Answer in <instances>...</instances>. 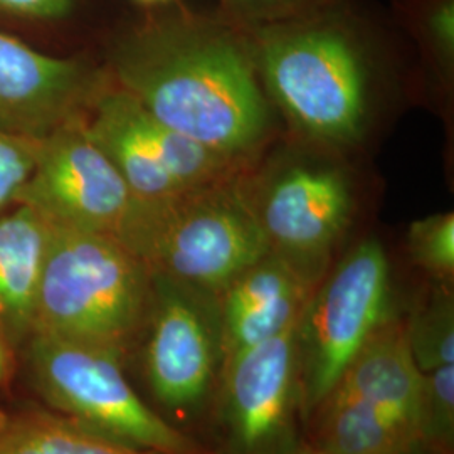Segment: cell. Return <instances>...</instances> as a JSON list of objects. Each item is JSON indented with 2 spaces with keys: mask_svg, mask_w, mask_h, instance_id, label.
I'll list each match as a JSON object with an SVG mask.
<instances>
[{
  "mask_svg": "<svg viewBox=\"0 0 454 454\" xmlns=\"http://www.w3.org/2000/svg\"><path fill=\"white\" fill-rule=\"evenodd\" d=\"M116 86L167 129L238 159L260 142L266 105L251 59L231 35L153 26L112 58Z\"/></svg>",
  "mask_w": 454,
  "mask_h": 454,
  "instance_id": "1",
  "label": "cell"
},
{
  "mask_svg": "<svg viewBox=\"0 0 454 454\" xmlns=\"http://www.w3.org/2000/svg\"><path fill=\"white\" fill-rule=\"evenodd\" d=\"M152 300L153 276L114 236L51 224L34 332L105 350L125 365Z\"/></svg>",
  "mask_w": 454,
  "mask_h": 454,
  "instance_id": "2",
  "label": "cell"
},
{
  "mask_svg": "<svg viewBox=\"0 0 454 454\" xmlns=\"http://www.w3.org/2000/svg\"><path fill=\"white\" fill-rule=\"evenodd\" d=\"M114 238L152 275L215 296L270 253L256 206L232 179L133 199Z\"/></svg>",
  "mask_w": 454,
  "mask_h": 454,
  "instance_id": "3",
  "label": "cell"
},
{
  "mask_svg": "<svg viewBox=\"0 0 454 454\" xmlns=\"http://www.w3.org/2000/svg\"><path fill=\"white\" fill-rule=\"evenodd\" d=\"M14 395L148 453L214 454L148 406L120 358L90 345L34 332L14 356Z\"/></svg>",
  "mask_w": 454,
  "mask_h": 454,
  "instance_id": "4",
  "label": "cell"
},
{
  "mask_svg": "<svg viewBox=\"0 0 454 454\" xmlns=\"http://www.w3.org/2000/svg\"><path fill=\"white\" fill-rule=\"evenodd\" d=\"M152 276V309L125 371L148 406L200 439L197 434L207 431L224 369L219 300Z\"/></svg>",
  "mask_w": 454,
  "mask_h": 454,
  "instance_id": "5",
  "label": "cell"
},
{
  "mask_svg": "<svg viewBox=\"0 0 454 454\" xmlns=\"http://www.w3.org/2000/svg\"><path fill=\"white\" fill-rule=\"evenodd\" d=\"M389 298V261L377 239L358 243L311 293L294 328L305 426L392 315Z\"/></svg>",
  "mask_w": 454,
  "mask_h": 454,
  "instance_id": "6",
  "label": "cell"
},
{
  "mask_svg": "<svg viewBox=\"0 0 454 454\" xmlns=\"http://www.w3.org/2000/svg\"><path fill=\"white\" fill-rule=\"evenodd\" d=\"M294 328L224 365L207 426L214 454H293L305 442Z\"/></svg>",
  "mask_w": 454,
  "mask_h": 454,
  "instance_id": "7",
  "label": "cell"
},
{
  "mask_svg": "<svg viewBox=\"0 0 454 454\" xmlns=\"http://www.w3.org/2000/svg\"><path fill=\"white\" fill-rule=\"evenodd\" d=\"M82 129L121 174L133 199L224 182L236 170V159L167 129L120 86L95 91Z\"/></svg>",
  "mask_w": 454,
  "mask_h": 454,
  "instance_id": "8",
  "label": "cell"
},
{
  "mask_svg": "<svg viewBox=\"0 0 454 454\" xmlns=\"http://www.w3.org/2000/svg\"><path fill=\"white\" fill-rule=\"evenodd\" d=\"M262 73L283 110L311 135L354 140L365 118V73L343 34L311 27L264 43Z\"/></svg>",
  "mask_w": 454,
  "mask_h": 454,
  "instance_id": "9",
  "label": "cell"
},
{
  "mask_svg": "<svg viewBox=\"0 0 454 454\" xmlns=\"http://www.w3.org/2000/svg\"><path fill=\"white\" fill-rule=\"evenodd\" d=\"M133 195L112 160L82 129V114L41 140L19 202L52 226L114 236Z\"/></svg>",
  "mask_w": 454,
  "mask_h": 454,
  "instance_id": "10",
  "label": "cell"
},
{
  "mask_svg": "<svg viewBox=\"0 0 454 454\" xmlns=\"http://www.w3.org/2000/svg\"><path fill=\"white\" fill-rule=\"evenodd\" d=\"M350 207V191L339 172L293 167L271 184L256 214L270 253L317 288L328 273Z\"/></svg>",
  "mask_w": 454,
  "mask_h": 454,
  "instance_id": "11",
  "label": "cell"
},
{
  "mask_svg": "<svg viewBox=\"0 0 454 454\" xmlns=\"http://www.w3.org/2000/svg\"><path fill=\"white\" fill-rule=\"evenodd\" d=\"M95 91L80 61L0 33V130L41 140L82 116Z\"/></svg>",
  "mask_w": 454,
  "mask_h": 454,
  "instance_id": "12",
  "label": "cell"
},
{
  "mask_svg": "<svg viewBox=\"0 0 454 454\" xmlns=\"http://www.w3.org/2000/svg\"><path fill=\"white\" fill-rule=\"evenodd\" d=\"M313 290L273 253L236 276L217 296L224 365L298 324Z\"/></svg>",
  "mask_w": 454,
  "mask_h": 454,
  "instance_id": "13",
  "label": "cell"
},
{
  "mask_svg": "<svg viewBox=\"0 0 454 454\" xmlns=\"http://www.w3.org/2000/svg\"><path fill=\"white\" fill-rule=\"evenodd\" d=\"M421 375L407 345L404 320L390 315L352 358L335 387L371 403L418 438Z\"/></svg>",
  "mask_w": 454,
  "mask_h": 454,
  "instance_id": "14",
  "label": "cell"
},
{
  "mask_svg": "<svg viewBox=\"0 0 454 454\" xmlns=\"http://www.w3.org/2000/svg\"><path fill=\"white\" fill-rule=\"evenodd\" d=\"M51 224L27 206L0 214V343L16 356L34 333Z\"/></svg>",
  "mask_w": 454,
  "mask_h": 454,
  "instance_id": "15",
  "label": "cell"
},
{
  "mask_svg": "<svg viewBox=\"0 0 454 454\" xmlns=\"http://www.w3.org/2000/svg\"><path fill=\"white\" fill-rule=\"evenodd\" d=\"M380 409L333 387L313 411L305 441L326 454H401L414 441Z\"/></svg>",
  "mask_w": 454,
  "mask_h": 454,
  "instance_id": "16",
  "label": "cell"
},
{
  "mask_svg": "<svg viewBox=\"0 0 454 454\" xmlns=\"http://www.w3.org/2000/svg\"><path fill=\"white\" fill-rule=\"evenodd\" d=\"M0 454H155L137 450L14 395L0 407Z\"/></svg>",
  "mask_w": 454,
  "mask_h": 454,
  "instance_id": "17",
  "label": "cell"
},
{
  "mask_svg": "<svg viewBox=\"0 0 454 454\" xmlns=\"http://www.w3.org/2000/svg\"><path fill=\"white\" fill-rule=\"evenodd\" d=\"M407 345L421 372L454 364V303L448 285L438 283L427 300L404 320Z\"/></svg>",
  "mask_w": 454,
  "mask_h": 454,
  "instance_id": "18",
  "label": "cell"
},
{
  "mask_svg": "<svg viewBox=\"0 0 454 454\" xmlns=\"http://www.w3.org/2000/svg\"><path fill=\"white\" fill-rule=\"evenodd\" d=\"M418 439L454 454V364L422 372Z\"/></svg>",
  "mask_w": 454,
  "mask_h": 454,
  "instance_id": "19",
  "label": "cell"
},
{
  "mask_svg": "<svg viewBox=\"0 0 454 454\" xmlns=\"http://www.w3.org/2000/svg\"><path fill=\"white\" fill-rule=\"evenodd\" d=\"M412 260L434 281L448 285L454 275V214H438L416 221L409 229Z\"/></svg>",
  "mask_w": 454,
  "mask_h": 454,
  "instance_id": "20",
  "label": "cell"
},
{
  "mask_svg": "<svg viewBox=\"0 0 454 454\" xmlns=\"http://www.w3.org/2000/svg\"><path fill=\"white\" fill-rule=\"evenodd\" d=\"M41 140L0 130V214L17 206L22 189L33 176Z\"/></svg>",
  "mask_w": 454,
  "mask_h": 454,
  "instance_id": "21",
  "label": "cell"
},
{
  "mask_svg": "<svg viewBox=\"0 0 454 454\" xmlns=\"http://www.w3.org/2000/svg\"><path fill=\"white\" fill-rule=\"evenodd\" d=\"M74 0H0V20L16 24H51L71 14Z\"/></svg>",
  "mask_w": 454,
  "mask_h": 454,
  "instance_id": "22",
  "label": "cell"
},
{
  "mask_svg": "<svg viewBox=\"0 0 454 454\" xmlns=\"http://www.w3.org/2000/svg\"><path fill=\"white\" fill-rule=\"evenodd\" d=\"M431 33L439 46L446 52L453 51L454 46V9L453 4H442L431 16Z\"/></svg>",
  "mask_w": 454,
  "mask_h": 454,
  "instance_id": "23",
  "label": "cell"
},
{
  "mask_svg": "<svg viewBox=\"0 0 454 454\" xmlns=\"http://www.w3.org/2000/svg\"><path fill=\"white\" fill-rule=\"evenodd\" d=\"M14 395V356L0 343V407Z\"/></svg>",
  "mask_w": 454,
  "mask_h": 454,
  "instance_id": "24",
  "label": "cell"
},
{
  "mask_svg": "<svg viewBox=\"0 0 454 454\" xmlns=\"http://www.w3.org/2000/svg\"><path fill=\"white\" fill-rule=\"evenodd\" d=\"M401 454H446L442 453V451H438V450H434V448H431L429 444H426V442H422L421 439H414L409 446H407L406 450L403 451Z\"/></svg>",
  "mask_w": 454,
  "mask_h": 454,
  "instance_id": "25",
  "label": "cell"
},
{
  "mask_svg": "<svg viewBox=\"0 0 454 454\" xmlns=\"http://www.w3.org/2000/svg\"><path fill=\"white\" fill-rule=\"evenodd\" d=\"M293 454H326L324 451H320V450H317V448H313L311 444H309L307 441L294 451Z\"/></svg>",
  "mask_w": 454,
  "mask_h": 454,
  "instance_id": "26",
  "label": "cell"
},
{
  "mask_svg": "<svg viewBox=\"0 0 454 454\" xmlns=\"http://www.w3.org/2000/svg\"><path fill=\"white\" fill-rule=\"evenodd\" d=\"M140 2H145V4H155V2H163V0H140Z\"/></svg>",
  "mask_w": 454,
  "mask_h": 454,
  "instance_id": "27",
  "label": "cell"
},
{
  "mask_svg": "<svg viewBox=\"0 0 454 454\" xmlns=\"http://www.w3.org/2000/svg\"><path fill=\"white\" fill-rule=\"evenodd\" d=\"M243 2H268V0H243Z\"/></svg>",
  "mask_w": 454,
  "mask_h": 454,
  "instance_id": "28",
  "label": "cell"
}]
</instances>
